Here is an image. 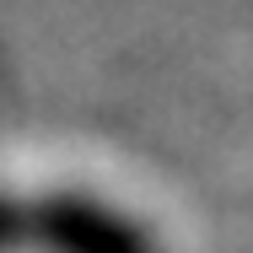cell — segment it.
<instances>
[{"label": "cell", "instance_id": "6da1fadb", "mask_svg": "<svg viewBox=\"0 0 253 253\" xmlns=\"http://www.w3.org/2000/svg\"><path fill=\"white\" fill-rule=\"evenodd\" d=\"M27 253H162L156 232L86 189L27 194Z\"/></svg>", "mask_w": 253, "mask_h": 253}, {"label": "cell", "instance_id": "7a4b0ae2", "mask_svg": "<svg viewBox=\"0 0 253 253\" xmlns=\"http://www.w3.org/2000/svg\"><path fill=\"white\" fill-rule=\"evenodd\" d=\"M0 253H27V194L0 189Z\"/></svg>", "mask_w": 253, "mask_h": 253}]
</instances>
